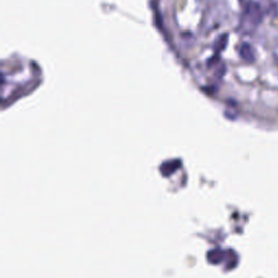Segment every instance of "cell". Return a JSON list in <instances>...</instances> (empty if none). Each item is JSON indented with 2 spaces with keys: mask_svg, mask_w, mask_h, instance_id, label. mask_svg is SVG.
I'll use <instances>...</instances> for the list:
<instances>
[{
  "mask_svg": "<svg viewBox=\"0 0 278 278\" xmlns=\"http://www.w3.org/2000/svg\"><path fill=\"white\" fill-rule=\"evenodd\" d=\"M262 20H263V11L261 6L256 2H249L242 14L241 27L245 32H252L259 26Z\"/></svg>",
  "mask_w": 278,
  "mask_h": 278,
  "instance_id": "obj_1",
  "label": "cell"
},
{
  "mask_svg": "<svg viewBox=\"0 0 278 278\" xmlns=\"http://www.w3.org/2000/svg\"><path fill=\"white\" fill-rule=\"evenodd\" d=\"M239 53H240V57L245 62L251 63L256 60V52H254V49L252 48V46L248 43H244L240 46Z\"/></svg>",
  "mask_w": 278,
  "mask_h": 278,
  "instance_id": "obj_2",
  "label": "cell"
}]
</instances>
